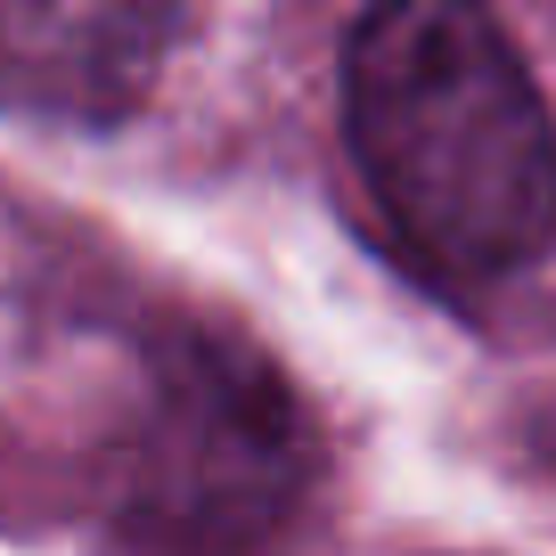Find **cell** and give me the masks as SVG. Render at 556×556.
Here are the masks:
<instances>
[{
    "instance_id": "cell-1",
    "label": "cell",
    "mask_w": 556,
    "mask_h": 556,
    "mask_svg": "<svg viewBox=\"0 0 556 556\" xmlns=\"http://www.w3.org/2000/svg\"><path fill=\"white\" fill-rule=\"evenodd\" d=\"M344 139L417 270L491 287L556 238V123L483 0H368Z\"/></svg>"
},
{
    "instance_id": "cell-2",
    "label": "cell",
    "mask_w": 556,
    "mask_h": 556,
    "mask_svg": "<svg viewBox=\"0 0 556 556\" xmlns=\"http://www.w3.org/2000/svg\"><path fill=\"white\" fill-rule=\"evenodd\" d=\"M312 434L254 352L180 336L156 352L123 458V523L164 556H245L295 516Z\"/></svg>"
},
{
    "instance_id": "cell-3",
    "label": "cell",
    "mask_w": 556,
    "mask_h": 556,
    "mask_svg": "<svg viewBox=\"0 0 556 556\" xmlns=\"http://www.w3.org/2000/svg\"><path fill=\"white\" fill-rule=\"evenodd\" d=\"M164 58V0H0V106L123 123Z\"/></svg>"
}]
</instances>
